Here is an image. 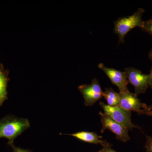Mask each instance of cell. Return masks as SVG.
I'll return each instance as SVG.
<instances>
[{
	"instance_id": "6da1fadb",
	"label": "cell",
	"mask_w": 152,
	"mask_h": 152,
	"mask_svg": "<svg viewBox=\"0 0 152 152\" xmlns=\"http://www.w3.org/2000/svg\"><path fill=\"white\" fill-rule=\"evenodd\" d=\"M30 127L28 120L23 118L9 117L0 121V139L5 138L10 145L14 140Z\"/></svg>"
},
{
	"instance_id": "7a4b0ae2",
	"label": "cell",
	"mask_w": 152,
	"mask_h": 152,
	"mask_svg": "<svg viewBox=\"0 0 152 152\" xmlns=\"http://www.w3.org/2000/svg\"><path fill=\"white\" fill-rule=\"evenodd\" d=\"M145 10L139 8L132 15L119 18L115 22L114 32L118 35L120 43L124 42L125 37L130 31L136 27L143 28L144 21L142 19Z\"/></svg>"
},
{
	"instance_id": "3957f363",
	"label": "cell",
	"mask_w": 152,
	"mask_h": 152,
	"mask_svg": "<svg viewBox=\"0 0 152 152\" xmlns=\"http://www.w3.org/2000/svg\"><path fill=\"white\" fill-rule=\"evenodd\" d=\"M120 107L128 112L134 111L139 115L151 116L152 109L151 106H148L142 102L134 94L127 92L120 93Z\"/></svg>"
},
{
	"instance_id": "277c9868",
	"label": "cell",
	"mask_w": 152,
	"mask_h": 152,
	"mask_svg": "<svg viewBox=\"0 0 152 152\" xmlns=\"http://www.w3.org/2000/svg\"><path fill=\"white\" fill-rule=\"evenodd\" d=\"M101 108L104 113L116 122L121 124L129 130L137 128L141 130V128L134 124L131 120V113L125 110L120 106H110L103 102L99 103Z\"/></svg>"
},
{
	"instance_id": "5b68a950",
	"label": "cell",
	"mask_w": 152,
	"mask_h": 152,
	"mask_svg": "<svg viewBox=\"0 0 152 152\" xmlns=\"http://www.w3.org/2000/svg\"><path fill=\"white\" fill-rule=\"evenodd\" d=\"M124 72L129 83L133 85L137 96L144 94L149 86L150 75H146L141 71L134 67L126 68Z\"/></svg>"
},
{
	"instance_id": "8992f818",
	"label": "cell",
	"mask_w": 152,
	"mask_h": 152,
	"mask_svg": "<svg viewBox=\"0 0 152 152\" xmlns=\"http://www.w3.org/2000/svg\"><path fill=\"white\" fill-rule=\"evenodd\" d=\"M102 129L101 132L103 133L108 129L114 133L116 137L121 141L126 142L130 140L129 130L123 125L116 122L105 113L99 112Z\"/></svg>"
},
{
	"instance_id": "52a82bcc",
	"label": "cell",
	"mask_w": 152,
	"mask_h": 152,
	"mask_svg": "<svg viewBox=\"0 0 152 152\" xmlns=\"http://www.w3.org/2000/svg\"><path fill=\"white\" fill-rule=\"evenodd\" d=\"M78 89L83 95L86 106H92L104 97V92L96 78L93 79L90 84L80 86Z\"/></svg>"
},
{
	"instance_id": "ba28073f",
	"label": "cell",
	"mask_w": 152,
	"mask_h": 152,
	"mask_svg": "<svg viewBox=\"0 0 152 152\" xmlns=\"http://www.w3.org/2000/svg\"><path fill=\"white\" fill-rule=\"evenodd\" d=\"M98 66L107 75L112 83L118 87L120 93L129 91L127 88L129 83L124 72L113 68L107 67L103 63L99 64Z\"/></svg>"
},
{
	"instance_id": "9c48e42d",
	"label": "cell",
	"mask_w": 152,
	"mask_h": 152,
	"mask_svg": "<svg viewBox=\"0 0 152 152\" xmlns=\"http://www.w3.org/2000/svg\"><path fill=\"white\" fill-rule=\"evenodd\" d=\"M68 135L72 136L82 141L89 143L96 144V145L101 144L103 146L110 144L107 141H104L102 140V136L99 135L96 133L94 132H81L72 134H68Z\"/></svg>"
},
{
	"instance_id": "30bf717a",
	"label": "cell",
	"mask_w": 152,
	"mask_h": 152,
	"mask_svg": "<svg viewBox=\"0 0 152 152\" xmlns=\"http://www.w3.org/2000/svg\"><path fill=\"white\" fill-rule=\"evenodd\" d=\"M104 97L107 101L108 105L119 106L120 96L119 93H117L112 88H107L104 92Z\"/></svg>"
},
{
	"instance_id": "8fae6325",
	"label": "cell",
	"mask_w": 152,
	"mask_h": 152,
	"mask_svg": "<svg viewBox=\"0 0 152 152\" xmlns=\"http://www.w3.org/2000/svg\"><path fill=\"white\" fill-rule=\"evenodd\" d=\"M8 79L5 73L0 68V106L7 99V85Z\"/></svg>"
},
{
	"instance_id": "7c38bea8",
	"label": "cell",
	"mask_w": 152,
	"mask_h": 152,
	"mask_svg": "<svg viewBox=\"0 0 152 152\" xmlns=\"http://www.w3.org/2000/svg\"><path fill=\"white\" fill-rule=\"evenodd\" d=\"M142 29L152 36V18L144 21Z\"/></svg>"
},
{
	"instance_id": "4fadbf2b",
	"label": "cell",
	"mask_w": 152,
	"mask_h": 152,
	"mask_svg": "<svg viewBox=\"0 0 152 152\" xmlns=\"http://www.w3.org/2000/svg\"><path fill=\"white\" fill-rule=\"evenodd\" d=\"M146 142L145 145V148L147 152H152V137L146 136Z\"/></svg>"
},
{
	"instance_id": "5bb4252c",
	"label": "cell",
	"mask_w": 152,
	"mask_h": 152,
	"mask_svg": "<svg viewBox=\"0 0 152 152\" xmlns=\"http://www.w3.org/2000/svg\"><path fill=\"white\" fill-rule=\"evenodd\" d=\"M99 152H116L115 151H114L113 149L111 148L110 144H109L107 145L103 146L102 149Z\"/></svg>"
},
{
	"instance_id": "9a60e30c",
	"label": "cell",
	"mask_w": 152,
	"mask_h": 152,
	"mask_svg": "<svg viewBox=\"0 0 152 152\" xmlns=\"http://www.w3.org/2000/svg\"><path fill=\"white\" fill-rule=\"evenodd\" d=\"M13 150V152H31L28 150L23 149L18 147H16L13 144L11 145Z\"/></svg>"
},
{
	"instance_id": "2e32d148",
	"label": "cell",
	"mask_w": 152,
	"mask_h": 152,
	"mask_svg": "<svg viewBox=\"0 0 152 152\" xmlns=\"http://www.w3.org/2000/svg\"><path fill=\"white\" fill-rule=\"evenodd\" d=\"M150 80H149V86L152 89V67L151 69V72H150Z\"/></svg>"
},
{
	"instance_id": "e0dca14e",
	"label": "cell",
	"mask_w": 152,
	"mask_h": 152,
	"mask_svg": "<svg viewBox=\"0 0 152 152\" xmlns=\"http://www.w3.org/2000/svg\"><path fill=\"white\" fill-rule=\"evenodd\" d=\"M149 58L151 60L152 62V49L150 51L149 53Z\"/></svg>"
},
{
	"instance_id": "ac0fdd59",
	"label": "cell",
	"mask_w": 152,
	"mask_h": 152,
	"mask_svg": "<svg viewBox=\"0 0 152 152\" xmlns=\"http://www.w3.org/2000/svg\"><path fill=\"white\" fill-rule=\"evenodd\" d=\"M151 116L152 117V111H151Z\"/></svg>"
},
{
	"instance_id": "d6986e66",
	"label": "cell",
	"mask_w": 152,
	"mask_h": 152,
	"mask_svg": "<svg viewBox=\"0 0 152 152\" xmlns=\"http://www.w3.org/2000/svg\"><path fill=\"white\" fill-rule=\"evenodd\" d=\"M150 106H151V109L152 110V104Z\"/></svg>"
},
{
	"instance_id": "ffe728a7",
	"label": "cell",
	"mask_w": 152,
	"mask_h": 152,
	"mask_svg": "<svg viewBox=\"0 0 152 152\" xmlns=\"http://www.w3.org/2000/svg\"></svg>"
}]
</instances>
